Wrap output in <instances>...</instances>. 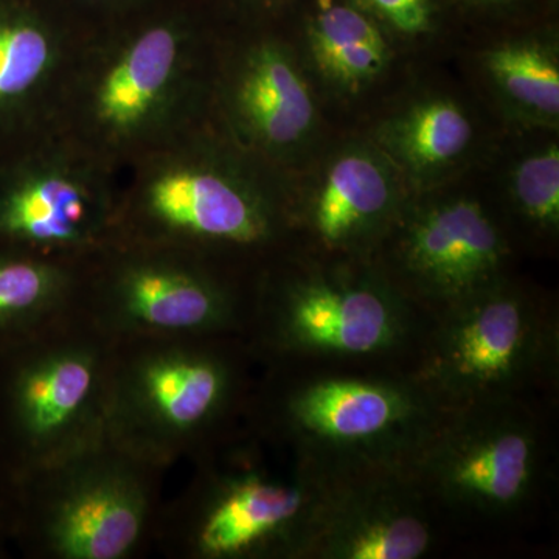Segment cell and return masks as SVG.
<instances>
[{
  "instance_id": "cell-17",
  "label": "cell",
  "mask_w": 559,
  "mask_h": 559,
  "mask_svg": "<svg viewBox=\"0 0 559 559\" xmlns=\"http://www.w3.org/2000/svg\"><path fill=\"white\" fill-rule=\"evenodd\" d=\"M364 132L392 162L412 194L460 182L487 164L496 146L466 98L441 87L401 97Z\"/></svg>"
},
{
  "instance_id": "cell-18",
  "label": "cell",
  "mask_w": 559,
  "mask_h": 559,
  "mask_svg": "<svg viewBox=\"0 0 559 559\" xmlns=\"http://www.w3.org/2000/svg\"><path fill=\"white\" fill-rule=\"evenodd\" d=\"M60 463L69 471L44 521L50 550L66 559L127 557L148 518V496L128 455L102 459L91 447Z\"/></svg>"
},
{
  "instance_id": "cell-21",
  "label": "cell",
  "mask_w": 559,
  "mask_h": 559,
  "mask_svg": "<svg viewBox=\"0 0 559 559\" xmlns=\"http://www.w3.org/2000/svg\"><path fill=\"white\" fill-rule=\"evenodd\" d=\"M487 164L496 165L489 194L514 246L551 249L559 237V131H503Z\"/></svg>"
},
{
  "instance_id": "cell-13",
  "label": "cell",
  "mask_w": 559,
  "mask_h": 559,
  "mask_svg": "<svg viewBox=\"0 0 559 559\" xmlns=\"http://www.w3.org/2000/svg\"><path fill=\"white\" fill-rule=\"evenodd\" d=\"M329 481L301 460L286 477L255 468L223 477L198 516L194 550L209 559L304 558Z\"/></svg>"
},
{
  "instance_id": "cell-19",
  "label": "cell",
  "mask_w": 559,
  "mask_h": 559,
  "mask_svg": "<svg viewBox=\"0 0 559 559\" xmlns=\"http://www.w3.org/2000/svg\"><path fill=\"white\" fill-rule=\"evenodd\" d=\"M326 108H352L392 79L401 53L353 0H299L285 20Z\"/></svg>"
},
{
  "instance_id": "cell-2",
  "label": "cell",
  "mask_w": 559,
  "mask_h": 559,
  "mask_svg": "<svg viewBox=\"0 0 559 559\" xmlns=\"http://www.w3.org/2000/svg\"><path fill=\"white\" fill-rule=\"evenodd\" d=\"M286 205L288 178L202 120L121 173L117 238L260 270L289 248Z\"/></svg>"
},
{
  "instance_id": "cell-7",
  "label": "cell",
  "mask_w": 559,
  "mask_h": 559,
  "mask_svg": "<svg viewBox=\"0 0 559 559\" xmlns=\"http://www.w3.org/2000/svg\"><path fill=\"white\" fill-rule=\"evenodd\" d=\"M447 407L406 373H318L293 385L278 419L297 457L325 473L406 469Z\"/></svg>"
},
{
  "instance_id": "cell-16",
  "label": "cell",
  "mask_w": 559,
  "mask_h": 559,
  "mask_svg": "<svg viewBox=\"0 0 559 559\" xmlns=\"http://www.w3.org/2000/svg\"><path fill=\"white\" fill-rule=\"evenodd\" d=\"M84 39L50 0H0V151L53 127Z\"/></svg>"
},
{
  "instance_id": "cell-15",
  "label": "cell",
  "mask_w": 559,
  "mask_h": 559,
  "mask_svg": "<svg viewBox=\"0 0 559 559\" xmlns=\"http://www.w3.org/2000/svg\"><path fill=\"white\" fill-rule=\"evenodd\" d=\"M110 371L91 342L61 341L24 364L13 389L22 436L51 465L94 447L106 432Z\"/></svg>"
},
{
  "instance_id": "cell-23",
  "label": "cell",
  "mask_w": 559,
  "mask_h": 559,
  "mask_svg": "<svg viewBox=\"0 0 559 559\" xmlns=\"http://www.w3.org/2000/svg\"><path fill=\"white\" fill-rule=\"evenodd\" d=\"M380 24L401 53H417L440 35L450 0H353Z\"/></svg>"
},
{
  "instance_id": "cell-25",
  "label": "cell",
  "mask_w": 559,
  "mask_h": 559,
  "mask_svg": "<svg viewBox=\"0 0 559 559\" xmlns=\"http://www.w3.org/2000/svg\"><path fill=\"white\" fill-rule=\"evenodd\" d=\"M212 16L230 24H264L288 16L299 0H202Z\"/></svg>"
},
{
  "instance_id": "cell-22",
  "label": "cell",
  "mask_w": 559,
  "mask_h": 559,
  "mask_svg": "<svg viewBox=\"0 0 559 559\" xmlns=\"http://www.w3.org/2000/svg\"><path fill=\"white\" fill-rule=\"evenodd\" d=\"M84 266L0 248V329L58 314L83 293Z\"/></svg>"
},
{
  "instance_id": "cell-8",
  "label": "cell",
  "mask_w": 559,
  "mask_h": 559,
  "mask_svg": "<svg viewBox=\"0 0 559 559\" xmlns=\"http://www.w3.org/2000/svg\"><path fill=\"white\" fill-rule=\"evenodd\" d=\"M513 255L491 198L463 179L412 194L371 260L430 318L509 274Z\"/></svg>"
},
{
  "instance_id": "cell-10",
  "label": "cell",
  "mask_w": 559,
  "mask_h": 559,
  "mask_svg": "<svg viewBox=\"0 0 559 559\" xmlns=\"http://www.w3.org/2000/svg\"><path fill=\"white\" fill-rule=\"evenodd\" d=\"M235 277L237 271L197 253L116 238L84 266L83 296L127 333L183 340L234 325Z\"/></svg>"
},
{
  "instance_id": "cell-14",
  "label": "cell",
  "mask_w": 559,
  "mask_h": 559,
  "mask_svg": "<svg viewBox=\"0 0 559 559\" xmlns=\"http://www.w3.org/2000/svg\"><path fill=\"white\" fill-rule=\"evenodd\" d=\"M429 503L406 469L330 474L304 558L425 557L436 538Z\"/></svg>"
},
{
  "instance_id": "cell-3",
  "label": "cell",
  "mask_w": 559,
  "mask_h": 559,
  "mask_svg": "<svg viewBox=\"0 0 559 559\" xmlns=\"http://www.w3.org/2000/svg\"><path fill=\"white\" fill-rule=\"evenodd\" d=\"M266 342L278 355L356 362L417 348L421 311L377 261L323 259L286 249L257 272Z\"/></svg>"
},
{
  "instance_id": "cell-12",
  "label": "cell",
  "mask_w": 559,
  "mask_h": 559,
  "mask_svg": "<svg viewBox=\"0 0 559 559\" xmlns=\"http://www.w3.org/2000/svg\"><path fill=\"white\" fill-rule=\"evenodd\" d=\"M234 373L210 349L164 345L110 374L106 432L131 454H159L210 428L230 403Z\"/></svg>"
},
{
  "instance_id": "cell-11",
  "label": "cell",
  "mask_w": 559,
  "mask_h": 559,
  "mask_svg": "<svg viewBox=\"0 0 559 559\" xmlns=\"http://www.w3.org/2000/svg\"><path fill=\"white\" fill-rule=\"evenodd\" d=\"M411 197L366 132L329 139L288 178V249L323 259H373Z\"/></svg>"
},
{
  "instance_id": "cell-6",
  "label": "cell",
  "mask_w": 559,
  "mask_h": 559,
  "mask_svg": "<svg viewBox=\"0 0 559 559\" xmlns=\"http://www.w3.org/2000/svg\"><path fill=\"white\" fill-rule=\"evenodd\" d=\"M120 180L55 124L0 151V248L86 266L117 238Z\"/></svg>"
},
{
  "instance_id": "cell-4",
  "label": "cell",
  "mask_w": 559,
  "mask_h": 559,
  "mask_svg": "<svg viewBox=\"0 0 559 559\" xmlns=\"http://www.w3.org/2000/svg\"><path fill=\"white\" fill-rule=\"evenodd\" d=\"M409 371L447 409L528 400L558 378L554 305L502 275L426 320Z\"/></svg>"
},
{
  "instance_id": "cell-26",
  "label": "cell",
  "mask_w": 559,
  "mask_h": 559,
  "mask_svg": "<svg viewBox=\"0 0 559 559\" xmlns=\"http://www.w3.org/2000/svg\"><path fill=\"white\" fill-rule=\"evenodd\" d=\"M533 0H450V3H459L463 9L488 14V16H513L521 10L527 9Z\"/></svg>"
},
{
  "instance_id": "cell-24",
  "label": "cell",
  "mask_w": 559,
  "mask_h": 559,
  "mask_svg": "<svg viewBox=\"0 0 559 559\" xmlns=\"http://www.w3.org/2000/svg\"><path fill=\"white\" fill-rule=\"evenodd\" d=\"M159 2L162 0H50L51 5L86 36L112 27Z\"/></svg>"
},
{
  "instance_id": "cell-5",
  "label": "cell",
  "mask_w": 559,
  "mask_h": 559,
  "mask_svg": "<svg viewBox=\"0 0 559 559\" xmlns=\"http://www.w3.org/2000/svg\"><path fill=\"white\" fill-rule=\"evenodd\" d=\"M216 22L204 120L250 159L290 178L330 139L325 102L283 22Z\"/></svg>"
},
{
  "instance_id": "cell-1",
  "label": "cell",
  "mask_w": 559,
  "mask_h": 559,
  "mask_svg": "<svg viewBox=\"0 0 559 559\" xmlns=\"http://www.w3.org/2000/svg\"><path fill=\"white\" fill-rule=\"evenodd\" d=\"M216 24L202 0H162L86 36L55 127L123 173L204 120Z\"/></svg>"
},
{
  "instance_id": "cell-9",
  "label": "cell",
  "mask_w": 559,
  "mask_h": 559,
  "mask_svg": "<svg viewBox=\"0 0 559 559\" xmlns=\"http://www.w3.org/2000/svg\"><path fill=\"white\" fill-rule=\"evenodd\" d=\"M528 400L444 411L406 466L430 503L506 516L528 503L543 466L540 423Z\"/></svg>"
},
{
  "instance_id": "cell-20",
  "label": "cell",
  "mask_w": 559,
  "mask_h": 559,
  "mask_svg": "<svg viewBox=\"0 0 559 559\" xmlns=\"http://www.w3.org/2000/svg\"><path fill=\"white\" fill-rule=\"evenodd\" d=\"M503 131H559V38L551 27L500 36L471 57Z\"/></svg>"
}]
</instances>
